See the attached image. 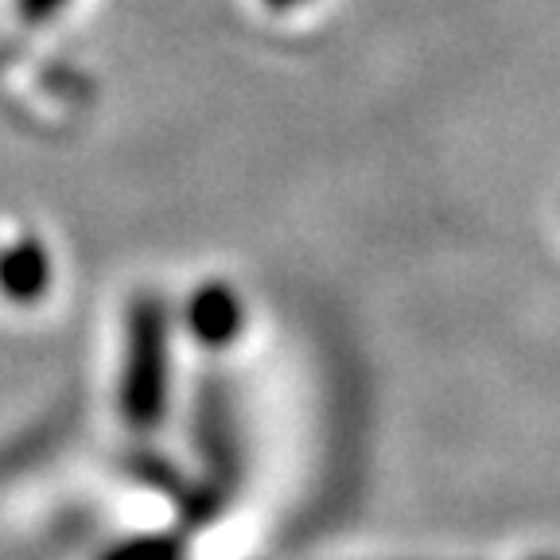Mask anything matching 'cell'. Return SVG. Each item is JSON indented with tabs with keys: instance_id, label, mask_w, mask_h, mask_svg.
Returning a JSON list of instances; mask_svg holds the SVG:
<instances>
[{
	"instance_id": "cell-1",
	"label": "cell",
	"mask_w": 560,
	"mask_h": 560,
	"mask_svg": "<svg viewBox=\"0 0 560 560\" xmlns=\"http://www.w3.org/2000/svg\"><path fill=\"white\" fill-rule=\"evenodd\" d=\"M234 319H237V307H234V300H230L226 292H210V296H202L199 327L210 335V339H222V335L234 327Z\"/></svg>"
},
{
	"instance_id": "cell-2",
	"label": "cell",
	"mask_w": 560,
	"mask_h": 560,
	"mask_svg": "<svg viewBox=\"0 0 560 560\" xmlns=\"http://www.w3.org/2000/svg\"><path fill=\"white\" fill-rule=\"evenodd\" d=\"M277 4H292V0H277Z\"/></svg>"
}]
</instances>
